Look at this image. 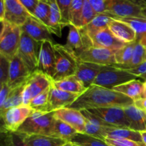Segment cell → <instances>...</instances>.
<instances>
[{
  "label": "cell",
  "mask_w": 146,
  "mask_h": 146,
  "mask_svg": "<svg viewBox=\"0 0 146 146\" xmlns=\"http://www.w3.org/2000/svg\"><path fill=\"white\" fill-rule=\"evenodd\" d=\"M133 104V100L121 93L91 85L68 108L81 111L112 107L125 108Z\"/></svg>",
  "instance_id": "1"
},
{
  "label": "cell",
  "mask_w": 146,
  "mask_h": 146,
  "mask_svg": "<svg viewBox=\"0 0 146 146\" xmlns=\"http://www.w3.org/2000/svg\"><path fill=\"white\" fill-rule=\"evenodd\" d=\"M54 120V111L44 113L33 111L17 132L25 135H44L51 136Z\"/></svg>",
  "instance_id": "2"
},
{
  "label": "cell",
  "mask_w": 146,
  "mask_h": 146,
  "mask_svg": "<svg viewBox=\"0 0 146 146\" xmlns=\"http://www.w3.org/2000/svg\"><path fill=\"white\" fill-rule=\"evenodd\" d=\"M55 52V74L52 81H59L75 75L78 67V58L68 51L64 45L54 44Z\"/></svg>",
  "instance_id": "3"
},
{
  "label": "cell",
  "mask_w": 146,
  "mask_h": 146,
  "mask_svg": "<svg viewBox=\"0 0 146 146\" xmlns=\"http://www.w3.org/2000/svg\"><path fill=\"white\" fill-rule=\"evenodd\" d=\"M1 30L0 34V55L11 61L18 53L21 41L22 29L16 24L6 20L1 21Z\"/></svg>",
  "instance_id": "4"
},
{
  "label": "cell",
  "mask_w": 146,
  "mask_h": 146,
  "mask_svg": "<svg viewBox=\"0 0 146 146\" xmlns=\"http://www.w3.org/2000/svg\"><path fill=\"white\" fill-rule=\"evenodd\" d=\"M138 78L125 70L120 69L113 66H104L92 85L113 89L117 86Z\"/></svg>",
  "instance_id": "5"
},
{
  "label": "cell",
  "mask_w": 146,
  "mask_h": 146,
  "mask_svg": "<svg viewBox=\"0 0 146 146\" xmlns=\"http://www.w3.org/2000/svg\"><path fill=\"white\" fill-rule=\"evenodd\" d=\"M32 112L33 110L29 106L23 105L9 108L1 113V133L17 132Z\"/></svg>",
  "instance_id": "6"
},
{
  "label": "cell",
  "mask_w": 146,
  "mask_h": 146,
  "mask_svg": "<svg viewBox=\"0 0 146 146\" xmlns=\"http://www.w3.org/2000/svg\"><path fill=\"white\" fill-rule=\"evenodd\" d=\"M52 78L39 70L31 73L25 84L24 91V105L28 106L31 99L51 86Z\"/></svg>",
  "instance_id": "7"
},
{
  "label": "cell",
  "mask_w": 146,
  "mask_h": 146,
  "mask_svg": "<svg viewBox=\"0 0 146 146\" xmlns=\"http://www.w3.org/2000/svg\"><path fill=\"white\" fill-rule=\"evenodd\" d=\"M40 44L41 43L22 31L18 54L31 73L38 70Z\"/></svg>",
  "instance_id": "8"
},
{
  "label": "cell",
  "mask_w": 146,
  "mask_h": 146,
  "mask_svg": "<svg viewBox=\"0 0 146 146\" xmlns=\"http://www.w3.org/2000/svg\"><path fill=\"white\" fill-rule=\"evenodd\" d=\"M69 31L67 36L66 48L78 57V54L93 46L91 38L84 27L78 28L69 25Z\"/></svg>",
  "instance_id": "9"
},
{
  "label": "cell",
  "mask_w": 146,
  "mask_h": 146,
  "mask_svg": "<svg viewBox=\"0 0 146 146\" xmlns=\"http://www.w3.org/2000/svg\"><path fill=\"white\" fill-rule=\"evenodd\" d=\"M116 51L110 48L91 46L78 54V58L83 62L91 63L101 66H113L116 64L115 58V53Z\"/></svg>",
  "instance_id": "10"
},
{
  "label": "cell",
  "mask_w": 146,
  "mask_h": 146,
  "mask_svg": "<svg viewBox=\"0 0 146 146\" xmlns=\"http://www.w3.org/2000/svg\"><path fill=\"white\" fill-rule=\"evenodd\" d=\"M88 111L109 124L111 127L130 128L131 124L125 115L124 108L112 107L94 108Z\"/></svg>",
  "instance_id": "11"
},
{
  "label": "cell",
  "mask_w": 146,
  "mask_h": 146,
  "mask_svg": "<svg viewBox=\"0 0 146 146\" xmlns=\"http://www.w3.org/2000/svg\"><path fill=\"white\" fill-rule=\"evenodd\" d=\"M105 11L116 17H143L141 7L130 0H107Z\"/></svg>",
  "instance_id": "12"
},
{
  "label": "cell",
  "mask_w": 146,
  "mask_h": 146,
  "mask_svg": "<svg viewBox=\"0 0 146 146\" xmlns=\"http://www.w3.org/2000/svg\"><path fill=\"white\" fill-rule=\"evenodd\" d=\"M31 72L17 53L10 61L9 74L7 84L12 88L25 84Z\"/></svg>",
  "instance_id": "13"
},
{
  "label": "cell",
  "mask_w": 146,
  "mask_h": 146,
  "mask_svg": "<svg viewBox=\"0 0 146 146\" xmlns=\"http://www.w3.org/2000/svg\"><path fill=\"white\" fill-rule=\"evenodd\" d=\"M50 41H44L40 44L38 53V70L42 71L51 78L55 74V52L54 44Z\"/></svg>",
  "instance_id": "14"
},
{
  "label": "cell",
  "mask_w": 146,
  "mask_h": 146,
  "mask_svg": "<svg viewBox=\"0 0 146 146\" xmlns=\"http://www.w3.org/2000/svg\"><path fill=\"white\" fill-rule=\"evenodd\" d=\"M21 27L22 31L28 34L31 38L38 42H42L44 41H50L54 42L52 38V34L49 29L41 23L36 17H29Z\"/></svg>",
  "instance_id": "15"
},
{
  "label": "cell",
  "mask_w": 146,
  "mask_h": 146,
  "mask_svg": "<svg viewBox=\"0 0 146 146\" xmlns=\"http://www.w3.org/2000/svg\"><path fill=\"white\" fill-rule=\"evenodd\" d=\"M4 20L8 22L22 27L29 17H33L22 5L20 0H4Z\"/></svg>",
  "instance_id": "16"
},
{
  "label": "cell",
  "mask_w": 146,
  "mask_h": 146,
  "mask_svg": "<svg viewBox=\"0 0 146 146\" xmlns=\"http://www.w3.org/2000/svg\"><path fill=\"white\" fill-rule=\"evenodd\" d=\"M54 118L66 123L80 133H85L86 119L81 111L71 108H64L54 111Z\"/></svg>",
  "instance_id": "17"
},
{
  "label": "cell",
  "mask_w": 146,
  "mask_h": 146,
  "mask_svg": "<svg viewBox=\"0 0 146 146\" xmlns=\"http://www.w3.org/2000/svg\"><path fill=\"white\" fill-rule=\"evenodd\" d=\"M79 94L66 92L58 89L51 85L48 99V107L50 112L69 107L77 98Z\"/></svg>",
  "instance_id": "18"
},
{
  "label": "cell",
  "mask_w": 146,
  "mask_h": 146,
  "mask_svg": "<svg viewBox=\"0 0 146 146\" xmlns=\"http://www.w3.org/2000/svg\"><path fill=\"white\" fill-rule=\"evenodd\" d=\"M90 38L92 41L93 46L110 48L115 51L123 48L127 44L117 38L111 33L108 27L98 31L96 34L90 36Z\"/></svg>",
  "instance_id": "19"
},
{
  "label": "cell",
  "mask_w": 146,
  "mask_h": 146,
  "mask_svg": "<svg viewBox=\"0 0 146 146\" xmlns=\"http://www.w3.org/2000/svg\"><path fill=\"white\" fill-rule=\"evenodd\" d=\"M103 67L104 66L78 61L75 75L87 88L92 85Z\"/></svg>",
  "instance_id": "20"
},
{
  "label": "cell",
  "mask_w": 146,
  "mask_h": 146,
  "mask_svg": "<svg viewBox=\"0 0 146 146\" xmlns=\"http://www.w3.org/2000/svg\"><path fill=\"white\" fill-rule=\"evenodd\" d=\"M108 29L113 34L125 44H129L137 40V34L135 31L128 24L113 19L108 25Z\"/></svg>",
  "instance_id": "21"
},
{
  "label": "cell",
  "mask_w": 146,
  "mask_h": 146,
  "mask_svg": "<svg viewBox=\"0 0 146 146\" xmlns=\"http://www.w3.org/2000/svg\"><path fill=\"white\" fill-rule=\"evenodd\" d=\"M129 121L130 128L138 132L146 131V111L137 108L134 104L124 108Z\"/></svg>",
  "instance_id": "22"
},
{
  "label": "cell",
  "mask_w": 146,
  "mask_h": 146,
  "mask_svg": "<svg viewBox=\"0 0 146 146\" xmlns=\"http://www.w3.org/2000/svg\"><path fill=\"white\" fill-rule=\"evenodd\" d=\"M104 135L105 139H128L143 143L141 133L128 128L104 127Z\"/></svg>",
  "instance_id": "23"
},
{
  "label": "cell",
  "mask_w": 146,
  "mask_h": 146,
  "mask_svg": "<svg viewBox=\"0 0 146 146\" xmlns=\"http://www.w3.org/2000/svg\"><path fill=\"white\" fill-rule=\"evenodd\" d=\"M113 90L124 94L135 101L143 98L144 82L140 79L132 80L123 84L114 87Z\"/></svg>",
  "instance_id": "24"
},
{
  "label": "cell",
  "mask_w": 146,
  "mask_h": 146,
  "mask_svg": "<svg viewBox=\"0 0 146 146\" xmlns=\"http://www.w3.org/2000/svg\"><path fill=\"white\" fill-rule=\"evenodd\" d=\"M51 85L58 89L81 95L87 89L76 75L66 77L59 81H52Z\"/></svg>",
  "instance_id": "25"
},
{
  "label": "cell",
  "mask_w": 146,
  "mask_h": 146,
  "mask_svg": "<svg viewBox=\"0 0 146 146\" xmlns=\"http://www.w3.org/2000/svg\"><path fill=\"white\" fill-rule=\"evenodd\" d=\"M50 7L49 30L52 34L61 36V31L66 26L62 21L61 11L56 0H46Z\"/></svg>",
  "instance_id": "26"
},
{
  "label": "cell",
  "mask_w": 146,
  "mask_h": 146,
  "mask_svg": "<svg viewBox=\"0 0 146 146\" xmlns=\"http://www.w3.org/2000/svg\"><path fill=\"white\" fill-rule=\"evenodd\" d=\"M114 15L111 13L104 11L97 14L96 17L84 28L86 31L89 36L94 35L98 31L108 28L110 22L113 19Z\"/></svg>",
  "instance_id": "27"
},
{
  "label": "cell",
  "mask_w": 146,
  "mask_h": 146,
  "mask_svg": "<svg viewBox=\"0 0 146 146\" xmlns=\"http://www.w3.org/2000/svg\"><path fill=\"white\" fill-rule=\"evenodd\" d=\"M24 138L25 142L30 146H62L68 143L61 138H54L49 135H24Z\"/></svg>",
  "instance_id": "28"
},
{
  "label": "cell",
  "mask_w": 146,
  "mask_h": 146,
  "mask_svg": "<svg viewBox=\"0 0 146 146\" xmlns=\"http://www.w3.org/2000/svg\"><path fill=\"white\" fill-rule=\"evenodd\" d=\"M76 130L73 127L67 124L66 123L55 118L51 130V136L54 138H61V139L70 142L71 138L77 133Z\"/></svg>",
  "instance_id": "29"
},
{
  "label": "cell",
  "mask_w": 146,
  "mask_h": 146,
  "mask_svg": "<svg viewBox=\"0 0 146 146\" xmlns=\"http://www.w3.org/2000/svg\"><path fill=\"white\" fill-rule=\"evenodd\" d=\"M113 19L123 21L128 24L137 34V41L146 40V18L144 17H127L121 18L114 16Z\"/></svg>",
  "instance_id": "30"
},
{
  "label": "cell",
  "mask_w": 146,
  "mask_h": 146,
  "mask_svg": "<svg viewBox=\"0 0 146 146\" xmlns=\"http://www.w3.org/2000/svg\"><path fill=\"white\" fill-rule=\"evenodd\" d=\"M24 87H25V84H23V85L11 89L4 105L0 108V113L9 108L24 105L23 98H24Z\"/></svg>",
  "instance_id": "31"
},
{
  "label": "cell",
  "mask_w": 146,
  "mask_h": 146,
  "mask_svg": "<svg viewBox=\"0 0 146 146\" xmlns=\"http://www.w3.org/2000/svg\"><path fill=\"white\" fill-rule=\"evenodd\" d=\"M145 61H146V48L144 46H143L139 41H137L136 44L135 46V48H134L132 59L130 61L129 64H125V65L115 64L113 66L116 67L120 69L128 70L132 68L133 66H135L144 62Z\"/></svg>",
  "instance_id": "32"
},
{
  "label": "cell",
  "mask_w": 146,
  "mask_h": 146,
  "mask_svg": "<svg viewBox=\"0 0 146 146\" xmlns=\"http://www.w3.org/2000/svg\"><path fill=\"white\" fill-rule=\"evenodd\" d=\"M70 142L78 146H110L104 140L80 133H77L71 138Z\"/></svg>",
  "instance_id": "33"
},
{
  "label": "cell",
  "mask_w": 146,
  "mask_h": 146,
  "mask_svg": "<svg viewBox=\"0 0 146 146\" xmlns=\"http://www.w3.org/2000/svg\"><path fill=\"white\" fill-rule=\"evenodd\" d=\"M50 89H51V87L43 93L34 97L33 99L31 100L28 106H29L33 111L44 113L50 112L49 107H48Z\"/></svg>",
  "instance_id": "34"
},
{
  "label": "cell",
  "mask_w": 146,
  "mask_h": 146,
  "mask_svg": "<svg viewBox=\"0 0 146 146\" xmlns=\"http://www.w3.org/2000/svg\"><path fill=\"white\" fill-rule=\"evenodd\" d=\"M136 42L137 40L132 43L125 44L123 48L115 51V58L116 64H121V65H125V64H129L130 61L132 59Z\"/></svg>",
  "instance_id": "35"
},
{
  "label": "cell",
  "mask_w": 146,
  "mask_h": 146,
  "mask_svg": "<svg viewBox=\"0 0 146 146\" xmlns=\"http://www.w3.org/2000/svg\"><path fill=\"white\" fill-rule=\"evenodd\" d=\"M84 0H72L69 12V21L71 25L82 28L81 17Z\"/></svg>",
  "instance_id": "36"
},
{
  "label": "cell",
  "mask_w": 146,
  "mask_h": 146,
  "mask_svg": "<svg viewBox=\"0 0 146 146\" xmlns=\"http://www.w3.org/2000/svg\"><path fill=\"white\" fill-rule=\"evenodd\" d=\"M50 7L46 0H39L34 13V17L49 29Z\"/></svg>",
  "instance_id": "37"
},
{
  "label": "cell",
  "mask_w": 146,
  "mask_h": 146,
  "mask_svg": "<svg viewBox=\"0 0 146 146\" xmlns=\"http://www.w3.org/2000/svg\"><path fill=\"white\" fill-rule=\"evenodd\" d=\"M2 146H30L24 141V135L19 133H2Z\"/></svg>",
  "instance_id": "38"
},
{
  "label": "cell",
  "mask_w": 146,
  "mask_h": 146,
  "mask_svg": "<svg viewBox=\"0 0 146 146\" xmlns=\"http://www.w3.org/2000/svg\"><path fill=\"white\" fill-rule=\"evenodd\" d=\"M96 11L94 9L88 0H84L81 17V26L82 27L88 25L94 18L97 16Z\"/></svg>",
  "instance_id": "39"
},
{
  "label": "cell",
  "mask_w": 146,
  "mask_h": 146,
  "mask_svg": "<svg viewBox=\"0 0 146 146\" xmlns=\"http://www.w3.org/2000/svg\"><path fill=\"white\" fill-rule=\"evenodd\" d=\"M61 11L62 21L66 27L71 25L69 21V12L72 0H56Z\"/></svg>",
  "instance_id": "40"
},
{
  "label": "cell",
  "mask_w": 146,
  "mask_h": 146,
  "mask_svg": "<svg viewBox=\"0 0 146 146\" xmlns=\"http://www.w3.org/2000/svg\"><path fill=\"white\" fill-rule=\"evenodd\" d=\"M10 60L2 55H0V84L8 83L9 74Z\"/></svg>",
  "instance_id": "41"
},
{
  "label": "cell",
  "mask_w": 146,
  "mask_h": 146,
  "mask_svg": "<svg viewBox=\"0 0 146 146\" xmlns=\"http://www.w3.org/2000/svg\"><path fill=\"white\" fill-rule=\"evenodd\" d=\"M85 133L105 141V137L104 135V126L92 123L87 120L86 123Z\"/></svg>",
  "instance_id": "42"
},
{
  "label": "cell",
  "mask_w": 146,
  "mask_h": 146,
  "mask_svg": "<svg viewBox=\"0 0 146 146\" xmlns=\"http://www.w3.org/2000/svg\"><path fill=\"white\" fill-rule=\"evenodd\" d=\"M105 141L110 146H145L144 143L128 139H111L106 138Z\"/></svg>",
  "instance_id": "43"
},
{
  "label": "cell",
  "mask_w": 146,
  "mask_h": 146,
  "mask_svg": "<svg viewBox=\"0 0 146 146\" xmlns=\"http://www.w3.org/2000/svg\"><path fill=\"white\" fill-rule=\"evenodd\" d=\"M125 71H127L128 72L132 74L133 75L139 78L141 76L144 75V74H146V61L138 64V65L133 66L130 69L125 70Z\"/></svg>",
  "instance_id": "44"
},
{
  "label": "cell",
  "mask_w": 146,
  "mask_h": 146,
  "mask_svg": "<svg viewBox=\"0 0 146 146\" xmlns=\"http://www.w3.org/2000/svg\"><path fill=\"white\" fill-rule=\"evenodd\" d=\"M20 1L26 9L34 17V11L39 2V0H20Z\"/></svg>",
  "instance_id": "45"
},
{
  "label": "cell",
  "mask_w": 146,
  "mask_h": 146,
  "mask_svg": "<svg viewBox=\"0 0 146 146\" xmlns=\"http://www.w3.org/2000/svg\"><path fill=\"white\" fill-rule=\"evenodd\" d=\"M97 14H101L105 11L106 2L107 0H88Z\"/></svg>",
  "instance_id": "46"
},
{
  "label": "cell",
  "mask_w": 146,
  "mask_h": 146,
  "mask_svg": "<svg viewBox=\"0 0 146 146\" xmlns=\"http://www.w3.org/2000/svg\"><path fill=\"white\" fill-rule=\"evenodd\" d=\"M11 89V88L7 84H1V90H0V108L4 105V102L7 100Z\"/></svg>",
  "instance_id": "47"
},
{
  "label": "cell",
  "mask_w": 146,
  "mask_h": 146,
  "mask_svg": "<svg viewBox=\"0 0 146 146\" xmlns=\"http://www.w3.org/2000/svg\"><path fill=\"white\" fill-rule=\"evenodd\" d=\"M134 105L137 108L146 111V98H140L134 101Z\"/></svg>",
  "instance_id": "48"
},
{
  "label": "cell",
  "mask_w": 146,
  "mask_h": 146,
  "mask_svg": "<svg viewBox=\"0 0 146 146\" xmlns=\"http://www.w3.org/2000/svg\"><path fill=\"white\" fill-rule=\"evenodd\" d=\"M5 19V4L4 0H0V21H4Z\"/></svg>",
  "instance_id": "49"
},
{
  "label": "cell",
  "mask_w": 146,
  "mask_h": 146,
  "mask_svg": "<svg viewBox=\"0 0 146 146\" xmlns=\"http://www.w3.org/2000/svg\"><path fill=\"white\" fill-rule=\"evenodd\" d=\"M131 1L133 2L134 4L140 6L141 7L146 6V0H130Z\"/></svg>",
  "instance_id": "50"
},
{
  "label": "cell",
  "mask_w": 146,
  "mask_h": 146,
  "mask_svg": "<svg viewBox=\"0 0 146 146\" xmlns=\"http://www.w3.org/2000/svg\"><path fill=\"white\" fill-rule=\"evenodd\" d=\"M140 133H141V137H142L143 142V143L145 144L146 146V131H142V132Z\"/></svg>",
  "instance_id": "51"
},
{
  "label": "cell",
  "mask_w": 146,
  "mask_h": 146,
  "mask_svg": "<svg viewBox=\"0 0 146 146\" xmlns=\"http://www.w3.org/2000/svg\"><path fill=\"white\" fill-rule=\"evenodd\" d=\"M141 14L143 17L146 18V6L141 7Z\"/></svg>",
  "instance_id": "52"
},
{
  "label": "cell",
  "mask_w": 146,
  "mask_h": 146,
  "mask_svg": "<svg viewBox=\"0 0 146 146\" xmlns=\"http://www.w3.org/2000/svg\"><path fill=\"white\" fill-rule=\"evenodd\" d=\"M142 98H146V81L144 82V91Z\"/></svg>",
  "instance_id": "53"
},
{
  "label": "cell",
  "mask_w": 146,
  "mask_h": 146,
  "mask_svg": "<svg viewBox=\"0 0 146 146\" xmlns=\"http://www.w3.org/2000/svg\"><path fill=\"white\" fill-rule=\"evenodd\" d=\"M138 78H139V79H143V82H145V81H146V74H144V75L141 76Z\"/></svg>",
  "instance_id": "54"
},
{
  "label": "cell",
  "mask_w": 146,
  "mask_h": 146,
  "mask_svg": "<svg viewBox=\"0 0 146 146\" xmlns=\"http://www.w3.org/2000/svg\"><path fill=\"white\" fill-rule=\"evenodd\" d=\"M139 42L141 43V44H142L143 46H145V48H146V40H143V41H139Z\"/></svg>",
  "instance_id": "55"
},
{
  "label": "cell",
  "mask_w": 146,
  "mask_h": 146,
  "mask_svg": "<svg viewBox=\"0 0 146 146\" xmlns=\"http://www.w3.org/2000/svg\"><path fill=\"white\" fill-rule=\"evenodd\" d=\"M62 146H73V144L71 142H68L66 144H64V145H63Z\"/></svg>",
  "instance_id": "56"
},
{
  "label": "cell",
  "mask_w": 146,
  "mask_h": 146,
  "mask_svg": "<svg viewBox=\"0 0 146 146\" xmlns=\"http://www.w3.org/2000/svg\"><path fill=\"white\" fill-rule=\"evenodd\" d=\"M73 146H78V145H74V144H73Z\"/></svg>",
  "instance_id": "57"
},
{
  "label": "cell",
  "mask_w": 146,
  "mask_h": 146,
  "mask_svg": "<svg viewBox=\"0 0 146 146\" xmlns=\"http://www.w3.org/2000/svg\"><path fill=\"white\" fill-rule=\"evenodd\" d=\"M1 146H2V145H1Z\"/></svg>",
  "instance_id": "58"
}]
</instances>
